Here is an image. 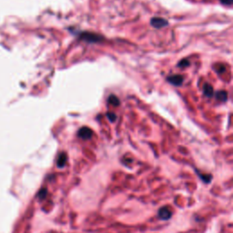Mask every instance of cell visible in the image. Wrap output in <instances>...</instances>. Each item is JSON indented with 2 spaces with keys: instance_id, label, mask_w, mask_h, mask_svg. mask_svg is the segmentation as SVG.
<instances>
[{
  "instance_id": "8",
  "label": "cell",
  "mask_w": 233,
  "mask_h": 233,
  "mask_svg": "<svg viewBox=\"0 0 233 233\" xmlns=\"http://www.w3.org/2000/svg\"><path fill=\"white\" fill-rule=\"evenodd\" d=\"M216 98H217V99H219L220 101H226L228 99V93L224 90L219 91L216 94Z\"/></svg>"
},
{
  "instance_id": "5",
  "label": "cell",
  "mask_w": 233,
  "mask_h": 233,
  "mask_svg": "<svg viewBox=\"0 0 233 233\" xmlns=\"http://www.w3.org/2000/svg\"><path fill=\"white\" fill-rule=\"evenodd\" d=\"M168 82L171 83L172 85H175V86H180L181 85L182 82H183V77L181 75H174V76H171L168 78Z\"/></svg>"
},
{
  "instance_id": "10",
  "label": "cell",
  "mask_w": 233,
  "mask_h": 233,
  "mask_svg": "<svg viewBox=\"0 0 233 233\" xmlns=\"http://www.w3.org/2000/svg\"><path fill=\"white\" fill-rule=\"evenodd\" d=\"M197 172L199 173V176L200 177V179H201L203 181L206 182V183H208V182L210 181V180L212 179V176H210V175H204V174L199 173V171H197Z\"/></svg>"
},
{
  "instance_id": "6",
  "label": "cell",
  "mask_w": 233,
  "mask_h": 233,
  "mask_svg": "<svg viewBox=\"0 0 233 233\" xmlns=\"http://www.w3.org/2000/svg\"><path fill=\"white\" fill-rule=\"evenodd\" d=\"M66 163V154L62 152L58 155V158H57V167L60 168H64Z\"/></svg>"
},
{
  "instance_id": "13",
  "label": "cell",
  "mask_w": 233,
  "mask_h": 233,
  "mask_svg": "<svg viewBox=\"0 0 233 233\" xmlns=\"http://www.w3.org/2000/svg\"><path fill=\"white\" fill-rule=\"evenodd\" d=\"M47 190L46 189H42L41 190H40V192L39 193V197L40 199H44L45 197H46V195H47Z\"/></svg>"
},
{
  "instance_id": "2",
  "label": "cell",
  "mask_w": 233,
  "mask_h": 233,
  "mask_svg": "<svg viewBox=\"0 0 233 233\" xmlns=\"http://www.w3.org/2000/svg\"><path fill=\"white\" fill-rule=\"evenodd\" d=\"M78 136L80 139H82L84 140H87V139H89L92 138L93 131L88 127H83L78 131Z\"/></svg>"
},
{
  "instance_id": "7",
  "label": "cell",
  "mask_w": 233,
  "mask_h": 233,
  "mask_svg": "<svg viewBox=\"0 0 233 233\" xmlns=\"http://www.w3.org/2000/svg\"><path fill=\"white\" fill-rule=\"evenodd\" d=\"M203 92L206 97H211L213 95V88L209 84H205L203 87Z\"/></svg>"
},
{
  "instance_id": "3",
  "label": "cell",
  "mask_w": 233,
  "mask_h": 233,
  "mask_svg": "<svg viewBox=\"0 0 233 233\" xmlns=\"http://www.w3.org/2000/svg\"><path fill=\"white\" fill-rule=\"evenodd\" d=\"M81 38L88 41V42H92V43H95V42H98V41H101L102 38L97 34H93V33H89V32H85L84 34L81 35Z\"/></svg>"
},
{
  "instance_id": "11",
  "label": "cell",
  "mask_w": 233,
  "mask_h": 233,
  "mask_svg": "<svg viewBox=\"0 0 233 233\" xmlns=\"http://www.w3.org/2000/svg\"><path fill=\"white\" fill-rule=\"evenodd\" d=\"M107 118H108L111 122H114L116 118V115H115L114 113H111V112H107Z\"/></svg>"
},
{
  "instance_id": "12",
  "label": "cell",
  "mask_w": 233,
  "mask_h": 233,
  "mask_svg": "<svg viewBox=\"0 0 233 233\" xmlns=\"http://www.w3.org/2000/svg\"><path fill=\"white\" fill-rule=\"evenodd\" d=\"M189 65H190V62H189L187 59H183V60H181V61L179 63V66H182V67L188 66Z\"/></svg>"
},
{
  "instance_id": "14",
  "label": "cell",
  "mask_w": 233,
  "mask_h": 233,
  "mask_svg": "<svg viewBox=\"0 0 233 233\" xmlns=\"http://www.w3.org/2000/svg\"><path fill=\"white\" fill-rule=\"evenodd\" d=\"M220 2L227 6H231L232 4V0H220Z\"/></svg>"
},
{
  "instance_id": "9",
  "label": "cell",
  "mask_w": 233,
  "mask_h": 233,
  "mask_svg": "<svg viewBox=\"0 0 233 233\" xmlns=\"http://www.w3.org/2000/svg\"><path fill=\"white\" fill-rule=\"evenodd\" d=\"M108 102L111 104V105H113V106H118L119 104H120V101H119V99L116 98L115 95H111V96H109V98H108Z\"/></svg>"
},
{
  "instance_id": "4",
  "label": "cell",
  "mask_w": 233,
  "mask_h": 233,
  "mask_svg": "<svg viewBox=\"0 0 233 233\" xmlns=\"http://www.w3.org/2000/svg\"><path fill=\"white\" fill-rule=\"evenodd\" d=\"M151 26H154L156 28H160V27H164L168 25V21L164 18L161 17H154L151 19L150 21Z\"/></svg>"
},
{
  "instance_id": "1",
  "label": "cell",
  "mask_w": 233,
  "mask_h": 233,
  "mask_svg": "<svg viewBox=\"0 0 233 233\" xmlns=\"http://www.w3.org/2000/svg\"><path fill=\"white\" fill-rule=\"evenodd\" d=\"M172 216V211L168 207L160 208L158 211V217L162 220H168Z\"/></svg>"
}]
</instances>
